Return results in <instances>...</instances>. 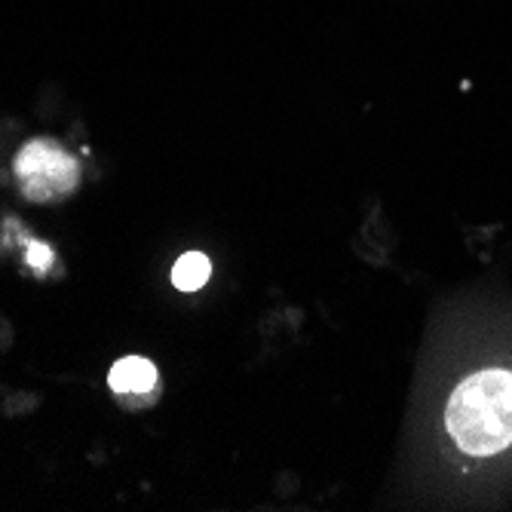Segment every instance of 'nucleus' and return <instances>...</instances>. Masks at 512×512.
Returning <instances> with one entry per match:
<instances>
[{"label": "nucleus", "mask_w": 512, "mask_h": 512, "mask_svg": "<svg viewBox=\"0 0 512 512\" xmlns=\"http://www.w3.org/2000/svg\"><path fill=\"white\" fill-rule=\"evenodd\" d=\"M28 264L34 267V270H46L53 264V252L46 249V246H40V243H31V249H28Z\"/></svg>", "instance_id": "5"}, {"label": "nucleus", "mask_w": 512, "mask_h": 512, "mask_svg": "<svg viewBox=\"0 0 512 512\" xmlns=\"http://www.w3.org/2000/svg\"><path fill=\"white\" fill-rule=\"evenodd\" d=\"M209 276H212V264L206 255L200 252H191V255H181L172 267V283L175 289L181 292H197L209 283Z\"/></svg>", "instance_id": "4"}, {"label": "nucleus", "mask_w": 512, "mask_h": 512, "mask_svg": "<svg viewBox=\"0 0 512 512\" xmlns=\"http://www.w3.org/2000/svg\"><path fill=\"white\" fill-rule=\"evenodd\" d=\"M19 188L34 203H56L77 188L80 166L53 138H34L16 157Z\"/></svg>", "instance_id": "2"}, {"label": "nucleus", "mask_w": 512, "mask_h": 512, "mask_svg": "<svg viewBox=\"0 0 512 512\" xmlns=\"http://www.w3.org/2000/svg\"><path fill=\"white\" fill-rule=\"evenodd\" d=\"M111 390L117 396H145L157 390V368L145 356H126L111 368Z\"/></svg>", "instance_id": "3"}, {"label": "nucleus", "mask_w": 512, "mask_h": 512, "mask_svg": "<svg viewBox=\"0 0 512 512\" xmlns=\"http://www.w3.org/2000/svg\"><path fill=\"white\" fill-rule=\"evenodd\" d=\"M445 427L463 454L491 457L512 445V371L485 368L463 378L445 408Z\"/></svg>", "instance_id": "1"}]
</instances>
